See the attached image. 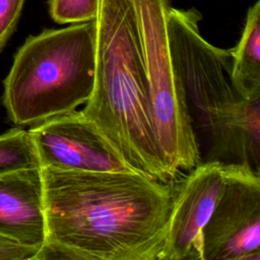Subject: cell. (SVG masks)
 Listing matches in <instances>:
<instances>
[{
	"mask_svg": "<svg viewBox=\"0 0 260 260\" xmlns=\"http://www.w3.org/2000/svg\"><path fill=\"white\" fill-rule=\"evenodd\" d=\"M41 174L46 240L34 260H160L174 200L169 182L135 171Z\"/></svg>",
	"mask_w": 260,
	"mask_h": 260,
	"instance_id": "cell-1",
	"label": "cell"
},
{
	"mask_svg": "<svg viewBox=\"0 0 260 260\" xmlns=\"http://www.w3.org/2000/svg\"><path fill=\"white\" fill-rule=\"evenodd\" d=\"M94 21V85L81 111L129 167L169 182L175 178L152 120L134 1L100 0Z\"/></svg>",
	"mask_w": 260,
	"mask_h": 260,
	"instance_id": "cell-2",
	"label": "cell"
},
{
	"mask_svg": "<svg viewBox=\"0 0 260 260\" xmlns=\"http://www.w3.org/2000/svg\"><path fill=\"white\" fill-rule=\"evenodd\" d=\"M200 13L170 7L168 35L204 159L242 165L260 174V100H247L231 81V49L217 48L200 34Z\"/></svg>",
	"mask_w": 260,
	"mask_h": 260,
	"instance_id": "cell-3",
	"label": "cell"
},
{
	"mask_svg": "<svg viewBox=\"0 0 260 260\" xmlns=\"http://www.w3.org/2000/svg\"><path fill=\"white\" fill-rule=\"evenodd\" d=\"M94 69V20L28 37L3 81L9 120L34 126L76 111L92 94Z\"/></svg>",
	"mask_w": 260,
	"mask_h": 260,
	"instance_id": "cell-4",
	"label": "cell"
},
{
	"mask_svg": "<svg viewBox=\"0 0 260 260\" xmlns=\"http://www.w3.org/2000/svg\"><path fill=\"white\" fill-rule=\"evenodd\" d=\"M149 87L151 115L165 160L174 178L201 162L186 92L168 35L170 0H133Z\"/></svg>",
	"mask_w": 260,
	"mask_h": 260,
	"instance_id": "cell-5",
	"label": "cell"
},
{
	"mask_svg": "<svg viewBox=\"0 0 260 260\" xmlns=\"http://www.w3.org/2000/svg\"><path fill=\"white\" fill-rule=\"evenodd\" d=\"M202 260H260V174L228 165L202 231Z\"/></svg>",
	"mask_w": 260,
	"mask_h": 260,
	"instance_id": "cell-6",
	"label": "cell"
},
{
	"mask_svg": "<svg viewBox=\"0 0 260 260\" xmlns=\"http://www.w3.org/2000/svg\"><path fill=\"white\" fill-rule=\"evenodd\" d=\"M28 133L41 168L69 172L134 171L81 110L30 126Z\"/></svg>",
	"mask_w": 260,
	"mask_h": 260,
	"instance_id": "cell-7",
	"label": "cell"
},
{
	"mask_svg": "<svg viewBox=\"0 0 260 260\" xmlns=\"http://www.w3.org/2000/svg\"><path fill=\"white\" fill-rule=\"evenodd\" d=\"M226 165L201 161L174 192L160 260H202V231L219 196Z\"/></svg>",
	"mask_w": 260,
	"mask_h": 260,
	"instance_id": "cell-8",
	"label": "cell"
},
{
	"mask_svg": "<svg viewBox=\"0 0 260 260\" xmlns=\"http://www.w3.org/2000/svg\"><path fill=\"white\" fill-rule=\"evenodd\" d=\"M0 237L38 252L46 240L41 168L0 173Z\"/></svg>",
	"mask_w": 260,
	"mask_h": 260,
	"instance_id": "cell-9",
	"label": "cell"
},
{
	"mask_svg": "<svg viewBox=\"0 0 260 260\" xmlns=\"http://www.w3.org/2000/svg\"><path fill=\"white\" fill-rule=\"evenodd\" d=\"M231 81L247 100H260V1L248 9L238 45L231 49Z\"/></svg>",
	"mask_w": 260,
	"mask_h": 260,
	"instance_id": "cell-10",
	"label": "cell"
},
{
	"mask_svg": "<svg viewBox=\"0 0 260 260\" xmlns=\"http://www.w3.org/2000/svg\"><path fill=\"white\" fill-rule=\"evenodd\" d=\"M19 168H41L28 130L12 128L0 135V173Z\"/></svg>",
	"mask_w": 260,
	"mask_h": 260,
	"instance_id": "cell-11",
	"label": "cell"
},
{
	"mask_svg": "<svg viewBox=\"0 0 260 260\" xmlns=\"http://www.w3.org/2000/svg\"><path fill=\"white\" fill-rule=\"evenodd\" d=\"M100 0H50L49 12L59 23H81L92 21L98 15Z\"/></svg>",
	"mask_w": 260,
	"mask_h": 260,
	"instance_id": "cell-12",
	"label": "cell"
},
{
	"mask_svg": "<svg viewBox=\"0 0 260 260\" xmlns=\"http://www.w3.org/2000/svg\"><path fill=\"white\" fill-rule=\"evenodd\" d=\"M25 0H0V52L14 32Z\"/></svg>",
	"mask_w": 260,
	"mask_h": 260,
	"instance_id": "cell-13",
	"label": "cell"
},
{
	"mask_svg": "<svg viewBox=\"0 0 260 260\" xmlns=\"http://www.w3.org/2000/svg\"><path fill=\"white\" fill-rule=\"evenodd\" d=\"M38 250L0 237V260H34Z\"/></svg>",
	"mask_w": 260,
	"mask_h": 260,
	"instance_id": "cell-14",
	"label": "cell"
}]
</instances>
